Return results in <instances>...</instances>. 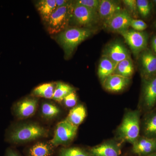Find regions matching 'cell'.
Segmentation results:
<instances>
[{
	"label": "cell",
	"mask_w": 156,
	"mask_h": 156,
	"mask_svg": "<svg viewBox=\"0 0 156 156\" xmlns=\"http://www.w3.org/2000/svg\"><path fill=\"white\" fill-rule=\"evenodd\" d=\"M94 33L92 29L68 27L57 34L56 40L64 50L65 57L69 58L82 42Z\"/></svg>",
	"instance_id": "obj_1"
},
{
	"label": "cell",
	"mask_w": 156,
	"mask_h": 156,
	"mask_svg": "<svg viewBox=\"0 0 156 156\" xmlns=\"http://www.w3.org/2000/svg\"><path fill=\"white\" fill-rule=\"evenodd\" d=\"M44 128L35 124L19 125L12 127L7 134V139L9 142L19 144L28 142L44 136Z\"/></svg>",
	"instance_id": "obj_2"
},
{
	"label": "cell",
	"mask_w": 156,
	"mask_h": 156,
	"mask_svg": "<svg viewBox=\"0 0 156 156\" xmlns=\"http://www.w3.org/2000/svg\"><path fill=\"white\" fill-rule=\"evenodd\" d=\"M73 1H70L66 5L57 8L46 23L48 32L58 34L68 28L72 14Z\"/></svg>",
	"instance_id": "obj_3"
},
{
	"label": "cell",
	"mask_w": 156,
	"mask_h": 156,
	"mask_svg": "<svg viewBox=\"0 0 156 156\" xmlns=\"http://www.w3.org/2000/svg\"><path fill=\"white\" fill-rule=\"evenodd\" d=\"M140 131V112H128L118 130L120 138L133 144L139 138Z\"/></svg>",
	"instance_id": "obj_4"
},
{
	"label": "cell",
	"mask_w": 156,
	"mask_h": 156,
	"mask_svg": "<svg viewBox=\"0 0 156 156\" xmlns=\"http://www.w3.org/2000/svg\"><path fill=\"white\" fill-rule=\"evenodd\" d=\"M100 21L97 12L73 1L70 23L80 28L92 29Z\"/></svg>",
	"instance_id": "obj_5"
},
{
	"label": "cell",
	"mask_w": 156,
	"mask_h": 156,
	"mask_svg": "<svg viewBox=\"0 0 156 156\" xmlns=\"http://www.w3.org/2000/svg\"><path fill=\"white\" fill-rule=\"evenodd\" d=\"M125 39L134 56L140 54L147 48L148 35L145 32L128 29L119 33Z\"/></svg>",
	"instance_id": "obj_6"
},
{
	"label": "cell",
	"mask_w": 156,
	"mask_h": 156,
	"mask_svg": "<svg viewBox=\"0 0 156 156\" xmlns=\"http://www.w3.org/2000/svg\"><path fill=\"white\" fill-rule=\"evenodd\" d=\"M78 126L67 120L62 121L56 126L53 139L50 141L54 146L65 144L71 141L76 134Z\"/></svg>",
	"instance_id": "obj_7"
},
{
	"label": "cell",
	"mask_w": 156,
	"mask_h": 156,
	"mask_svg": "<svg viewBox=\"0 0 156 156\" xmlns=\"http://www.w3.org/2000/svg\"><path fill=\"white\" fill-rule=\"evenodd\" d=\"M140 70L142 79H151L156 76V54L147 48L139 55Z\"/></svg>",
	"instance_id": "obj_8"
},
{
	"label": "cell",
	"mask_w": 156,
	"mask_h": 156,
	"mask_svg": "<svg viewBox=\"0 0 156 156\" xmlns=\"http://www.w3.org/2000/svg\"><path fill=\"white\" fill-rule=\"evenodd\" d=\"M133 18L126 9H123L103 22V26L108 30L119 34L129 29Z\"/></svg>",
	"instance_id": "obj_9"
},
{
	"label": "cell",
	"mask_w": 156,
	"mask_h": 156,
	"mask_svg": "<svg viewBox=\"0 0 156 156\" xmlns=\"http://www.w3.org/2000/svg\"><path fill=\"white\" fill-rule=\"evenodd\" d=\"M142 80L141 101L144 108L150 111L156 104V76L147 80Z\"/></svg>",
	"instance_id": "obj_10"
},
{
	"label": "cell",
	"mask_w": 156,
	"mask_h": 156,
	"mask_svg": "<svg viewBox=\"0 0 156 156\" xmlns=\"http://www.w3.org/2000/svg\"><path fill=\"white\" fill-rule=\"evenodd\" d=\"M103 55L107 56L115 63L131 58L130 51L123 43L119 41L112 42L105 48Z\"/></svg>",
	"instance_id": "obj_11"
},
{
	"label": "cell",
	"mask_w": 156,
	"mask_h": 156,
	"mask_svg": "<svg viewBox=\"0 0 156 156\" xmlns=\"http://www.w3.org/2000/svg\"><path fill=\"white\" fill-rule=\"evenodd\" d=\"M131 83V79L116 74H112L102 82L103 88L107 91L113 92H122Z\"/></svg>",
	"instance_id": "obj_12"
},
{
	"label": "cell",
	"mask_w": 156,
	"mask_h": 156,
	"mask_svg": "<svg viewBox=\"0 0 156 156\" xmlns=\"http://www.w3.org/2000/svg\"><path fill=\"white\" fill-rule=\"evenodd\" d=\"M37 106V100L35 98H25L16 103L13 108V111L17 118L26 119L35 113Z\"/></svg>",
	"instance_id": "obj_13"
},
{
	"label": "cell",
	"mask_w": 156,
	"mask_h": 156,
	"mask_svg": "<svg viewBox=\"0 0 156 156\" xmlns=\"http://www.w3.org/2000/svg\"><path fill=\"white\" fill-rule=\"evenodd\" d=\"M123 9L119 1L101 0L98 14L100 20L104 22Z\"/></svg>",
	"instance_id": "obj_14"
},
{
	"label": "cell",
	"mask_w": 156,
	"mask_h": 156,
	"mask_svg": "<svg viewBox=\"0 0 156 156\" xmlns=\"http://www.w3.org/2000/svg\"><path fill=\"white\" fill-rule=\"evenodd\" d=\"M133 151L139 156H147L156 152V138L139 137L133 144Z\"/></svg>",
	"instance_id": "obj_15"
},
{
	"label": "cell",
	"mask_w": 156,
	"mask_h": 156,
	"mask_svg": "<svg viewBox=\"0 0 156 156\" xmlns=\"http://www.w3.org/2000/svg\"><path fill=\"white\" fill-rule=\"evenodd\" d=\"M117 64L107 56L102 55L98 69V74L101 83L108 76L113 74Z\"/></svg>",
	"instance_id": "obj_16"
},
{
	"label": "cell",
	"mask_w": 156,
	"mask_h": 156,
	"mask_svg": "<svg viewBox=\"0 0 156 156\" xmlns=\"http://www.w3.org/2000/svg\"><path fill=\"white\" fill-rule=\"evenodd\" d=\"M37 9L42 20L46 23L57 9L56 0H42L37 2Z\"/></svg>",
	"instance_id": "obj_17"
},
{
	"label": "cell",
	"mask_w": 156,
	"mask_h": 156,
	"mask_svg": "<svg viewBox=\"0 0 156 156\" xmlns=\"http://www.w3.org/2000/svg\"><path fill=\"white\" fill-rule=\"evenodd\" d=\"M90 153L92 156H119L120 151L116 145L106 143L92 148Z\"/></svg>",
	"instance_id": "obj_18"
},
{
	"label": "cell",
	"mask_w": 156,
	"mask_h": 156,
	"mask_svg": "<svg viewBox=\"0 0 156 156\" xmlns=\"http://www.w3.org/2000/svg\"><path fill=\"white\" fill-rule=\"evenodd\" d=\"M134 63L131 58L120 62L117 64L113 74L123 76L131 79L134 72Z\"/></svg>",
	"instance_id": "obj_19"
},
{
	"label": "cell",
	"mask_w": 156,
	"mask_h": 156,
	"mask_svg": "<svg viewBox=\"0 0 156 156\" xmlns=\"http://www.w3.org/2000/svg\"><path fill=\"white\" fill-rule=\"evenodd\" d=\"M87 115L85 107L79 105L70 111L66 120L71 123L78 126L83 122Z\"/></svg>",
	"instance_id": "obj_20"
},
{
	"label": "cell",
	"mask_w": 156,
	"mask_h": 156,
	"mask_svg": "<svg viewBox=\"0 0 156 156\" xmlns=\"http://www.w3.org/2000/svg\"><path fill=\"white\" fill-rule=\"evenodd\" d=\"M143 132L144 136L156 138V112L148 115L144 122Z\"/></svg>",
	"instance_id": "obj_21"
},
{
	"label": "cell",
	"mask_w": 156,
	"mask_h": 156,
	"mask_svg": "<svg viewBox=\"0 0 156 156\" xmlns=\"http://www.w3.org/2000/svg\"><path fill=\"white\" fill-rule=\"evenodd\" d=\"M75 91L74 88L70 85L58 82L56 84L53 99L58 102H61L67 95Z\"/></svg>",
	"instance_id": "obj_22"
},
{
	"label": "cell",
	"mask_w": 156,
	"mask_h": 156,
	"mask_svg": "<svg viewBox=\"0 0 156 156\" xmlns=\"http://www.w3.org/2000/svg\"><path fill=\"white\" fill-rule=\"evenodd\" d=\"M55 88V84L53 83L42 84L35 88L33 91V94L38 97L53 99Z\"/></svg>",
	"instance_id": "obj_23"
},
{
	"label": "cell",
	"mask_w": 156,
	"mask_h": 156,
	"mask_svg": "<svg viewBox=\"0 0 156 156\" xmlns=\"http://www.w3.org/2000/svg\"><path fill=\"white\" fill-rule=\"evenodd\" d=\"M52 150L50 145L45 143H38L32 147L29 152V156H51Z\"/></svg>",
	"instance_id": "obj_24"
},
{
	"label": "cell",
	"mask_w": 156,
	"mask_h": 156,
	"mask_svg": "<svg viewBox=\"0 0 156 156\" xmlns=\"http://www.w3.org/2000/svg\"><path fill=\"white\" fill-rule=\"evenodd\" d=\"M137 10L138 14L142 18H147L151 14L153 2L148 0H137Z\"/></svg>",
	"instance_id": "obj_25"
},
{
	"label": "cell",
	"mask_w": 156,
	"mask_h": 156,
	"mask_svg": "<svg viewBox=\"0 0 156 156\" xmlns=\"http://www.w3.org/2000/svg\"><path fill=\"white\" fill-rule=\"evenodd\" d=\"M60 112V110L56 105L52 104L44 103L42 106V113L44 116L51 119L56 116Z\"/></svg>",
	"instance_id": "obj_26"
},
{
	"label": "cell",
	"mask_w": 156,
	"mask_h": 156,
	"mask_svg": "<svg viewBox=\"0 0 156 156\" xmlns=\"http://www.w3.org/2000/svg\"><path fill=\"white\" fill-rule=\"evenodd\" d=\"M59 156H92L82 149L77 147L62 149Z\"/></svg>",
	"instance_id": "obj_27"
},
{
	"label": "cell",
	"mask_w": 156,
	"mask_h": 156,
	"mask_svg": "<svg viewBox=\"0 0 156 156\" xmlns=\"http://www.w3.org/2000/svg\"><path fill=\"white\" fill-rule=\"evenodd\" d=\"M122 2L126 7V10L134 17V19H137L139 16L137 10V4L136 0H124Z\"/></svg>",
	"instance_id": "obj_28"
},
{
	"label": "cell",
	"mask_w": 156,
	"mask_h": 156,
	"mask_svg": "<svg viewBox=\"0 0 156 156\" xmlns=\"http://www.w3.org/2000/svg\"><path fill=\"white\" fill-rule=\"evenodd\" d=\"M75 2L98 13L100 0H77Z\"/></svg>",
	"instance_id": "obj_29"
},
{
	"label": "cell",
	"mask_w": 156,
	"mask_h": 156,
	"mask_svg": "<svg viewBox=\"0 0 156 156\" xmlns=\"http://www.w3.org/2000/svg\"><path fill=\"white\" fill-rule=\"evenodd\" d=\"M147 24L143 20L140 19H132L130 24V27H132L133 30L137 31H143L147 28Z\"/></svg>",
	"instance_id": "obj_30"
},
{
	"label": "cell",
	"mask_w": 156,
	"mask_h": 156,
	"mask_svg": "<svg viewBox=\"0 0 156 156\" xmlns=\"http://www.w3.org/2000/svg\"><path fill=\"white\" fill-rule=\"evenodd\" d=\"M63 101L65 105L67 107H74L77 102V97L75 92L70 93L65 98Z\"/></svg>",
	"instance_id": "obj_31"
},
{
	"label": "cell",
	"mask_w": 156,
	"mask_h": 156,
	"mask_svg": "<svg viewBox=\"0 0 156 156\" xmlns=\"http://www.w3.org/2000/svg\"><path fill=\"white\" fill-rule=\"evenodd\" d=\"M151 50L156 54V35L152 37L151 39Z\"/></svg>",
	"instance_id": "obj_32"
},
{
	"label": "cell",
	"mask_w": 156,
	"mask_h": 156,
	"mask_svg": "<svg viewBox=\"0 0 156 156\" xmlns=\"http://www.w3.org/2000/svg\"><path fill=\"white\" fill-rule=\"evenodd\" d=\"M70 1H67V0H56L57 8H59L67 5L69 2Z\"/></svg>",
	"instance_id": "obj_33"
},
{
	"label": "cell",
	"mask_w": 156,
	"mask_h": 156,
	"mask_svg": "<svg viewBox=\"0 0 156 156\" xmlns=\"http://www.w3.org/2000/svg\"><path fill=\"white\" fill-rule=\"evenodd\" d=\"M5 156H20L16 151L11 148H9L6 151Z\"/></svg>",
	"instance_id": "obj_34"
},
{
	"label": "cell",
	"mask_w": 156,
	"mask_h": 156,
	"mask_svg": "<svg viewBox=\"0 0 156 156\" xmlns=\"http://www.w3.org/2000/svg\"><path fill=\"white\" fill-rule=\"evenodd\" d=\"M147 156H156V152L154 153L153 154H151Z\"/></svg>",
	"instance_id": "obj_35"
},
{
	"label": "cell",
	"mask_w": 156,
	"mask_h": 156,
	"mask_svg": "<svg viewBox=\"0 0 156 156\" xmlns=\"http://www.w3.org/2000/svg\"><path fill=\"white\" fill-rule=\"evenodd\" d=\"M152 2L156 6V0H154V1H153Z\"/></svg>",
	"instance_id": "obj_36"
},
{
	"label": "cell",
	"mask_w": 156,
	"mask_h": 156,
	"mask_svg": "<svg viewBox=\"0 0 156 156\" xmlns=\"http://www.w3.org/2000/svg\"><path fill=\"white\" fill-rule=\"evenodd\" d=\"M154 26L155 28L156 29V21L154 22Z\"/></svg>",
	"instance_id": "obj_37"
}]
</instances>
